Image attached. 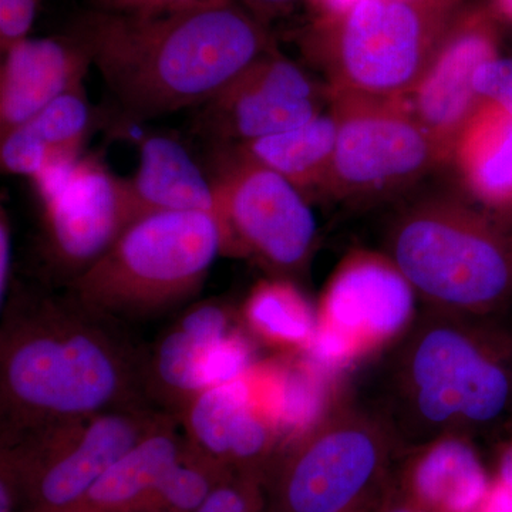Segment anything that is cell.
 <instances>
[{
    "label": "cell",
    "mask_w": 512,
    "mask_h": 512,
    "mask_svg": "<svg viewBox=\"0 0 512 512\" xmlns=\"http://www.w3.org/2000/svg\"><path fill=\"white\" fill-rule=\"evenodd\" d=\"M413 305L412 285L389 258L356 254L329 282L318 325L348 338L362 355L397 335Z\"/></svg>",
    "instance_id": "15"
},
{
    "label": "cell",
    "mask_w": 512,
    "mask_h": 512,
    "mask_svg": "<svg viewBox=\"0 0 512 512\" xmlns=\"http://www.w3.org/2000/svg\"><path fill=\"white\" fill-rule=\"evenodd\" d=\"M498 55L495 30L487 20H471L443 42L423 79L410 94L414 116L451 157L457 138L483 103L474 90L478 67Z\"/></svg>",
    "instance_id": "17"
},
{
    "label": "cell",
    "mask_w": 512,
    "mask_h": 512,
    "mask_svg": "<svg viewBox=\"0 0 512 512\" xmlns=\"http://www.w3.org/2000/svg\"><path fill=\"white\" fill-rule=\"evenodd\" d=\"M474 90L481 101L512 117V57L497 56L478 67Z\"/></svg>",
    "instance_id": "29"
},
{
    "label": "cell",
    "mask_w": 512,
    "mask_h": 512,
    "mask_svg": "<svg viewBox=\"0 0 512 512\" xmlns=\"http://www.w3.org/2000/svg\"><path fill=\"white\" fill-rule=\"evenodd\" d=\"M512 239V238H511Z\"/></svg>",
    "instance_id": "41"
},
{
    "label": "cell",
    "mask_w": 512,
    "mask_h": 512,
    "mask_svg": "<svg viewBox=\"0 0 512 512\" xmlns=\"http://www.w3.org/2000/svg\"><path fill=\"white\" fill-rule=\"evenodd\" d=\"M510 22L512 23V18L510 19Z\"/></svg>",
    "instance_id": "40"
},
{
    "label": "cell",
    "mask_w": 512,
    "mask_h": 512,
    "mask_svg": "<svg viewBox=\"0 0 512 512\" xmlns=\"http://www.w3.org/2000/svg\"><path fill=\"white\" fill-rule=\"evenodd\" d=\"M82 22L93 66L130 123L197 110L274 47L237 0L151 19L94 10Z\"/></svg>",
    "instance_id": "2"
},
{
    "label": "cell",
    "mask_w": 512,
    "mask_h": 512,
    "mask_svg": "<svg viewBox=\"0 0 512 512\" xmlns=\"http://www.w3.org/2000/svg\"><path fill=\"white\" fill-rule=\"evenodd\" d=\"M322 2L332 15H336V13L345 12V10L352 8L356 3L363 2V0H322ZM441 2H448V0H441Z\"/></svg>",
    "instance_id": "35"
},
{
    "label": "cell",
    "mask_w": 512,
    "mask_h": 512,
    "mask_svg": "<svg viewBox=\"0 0 512 512\" xmlns=\"http://www.w3.org/2000/svg\"><path fill=\"white\" fill-rule=\"evenodd\" d=\"M338 123L335 154L320 190L340 197L380 194L444 160L404 99L330 94Z\"/></svg>",
    "instance_id": "10"
},
{
    "label": "cell",
    "mask_w": 512,
    "mask_h": 512,
    "mask_svg": "<svg viewBox=\"0 0 512 512\" xmlns=\"http://www.w3.org/2000/svg\"><path fill=\"white\" fill-rule=\"evenodd\" d=\"M451 157L474 197L498 210L512 208L510 114L483 101L461 131Z\"/></svg>",
    "instance_id": "23"
},
{
    "label": "cell",
    "mask_w": 512,
    "mask_h": 512,
    "mask_svg": "<svg viewBox=\"0 0 512 512\" xmlns=\"http://www.w3.org/2000/svg\"><path fill=\"white\" fill-rule=\"evenodd\" d=\"M244 5L249 6L252 9V13L258 18L256 13H274L279 10L286 8V6L292 5L296 0H242Z\"/></svg>",
    "instance_id": "33"
},
{
    "label": "cell",
    "mask_w": 512,
    "mask_h": 512,
    "mask_svg": "<svg viewBox=\"0 0 512 512\" xmlns=\"http://www.w3.org/2000/svg\"><path fill=\"white\" fill-rule=\"evenodd\" d=\"M42 0H0V50L2 53L29 36Z\"/></svg>",
    "instance_id": "30"
},
{
    "label": "cell",
    "mask_w": 512,
    "mask_h": 512,
    "mask_svg": "<svg viewBox=\"0 0 512 512\" xmlns=\"http://www.w3.org/2000/svg\"><path fill=\"white\" fill-rule=\"evenodd\" d=\"M144 353L72 293L13 286L0 326L2 443L124 407L150 406Z\"/></svg>",
    "instance_id": "1"
},
{
    "label": "cell",
    "mask_w": 512,
    "mask_h": 512,
    "mask_svg": "<svg viewBox=\"0 0 512 512\" xmlns=\"http://www.w3.org/2000/svg\"><path fill=\"white\" fill-rule=\"evenodd\" d=\"M373 501H375V497L369 498V500H365L363 503L355 505V507L350 508V510L346 512H376L373 510Z\"/></svg>",
    "instance_id": "38"
},
{
    "label": "cell",
    "mask_w": 512,
    "mask_h": 512,
    "mask_svg": "<svg viewBox=\"0 0 512 512\" xmlns=\"http://www.w3.org/2000/svg\"><path fill=\"white\" fill-rule=\"evenodd\" d=\"M417 419L490 424L512 409V340L439 325L423 330L406 357Z\"/></svg>",
    "instance_id": "9"
},
{
    "label": "cell",
    "mask_w": 512,
    "mask_h": 512,
    "mask_svg": "<svg viewBox=\"0 0 512 512\" xmlns=\"http://www.w3.org/2000/svg\"><path fill=\"white\" fill-rule=\"evenodd\" d=\"M178 426L177 417L163 413L77 507L96 512H150L161 481L187 450Z\"/></svg>",
    "instance_id": "20"
},
{
    "label": "cell",
    "mask_w": 512,
    "mask_h": 512,
    "mask_svg": "<svg viewBox=\"0 0 512 512\" xmlns=\"http://www.w3.org/2000/svg\"><path fill=\"white\" fill-rule=\"evenodd\" d=\"M207 171L217 195L224 255L291 274L308 262L316 221L303 192L234 146H211Z\"/></svg>",
    "instance_id": "7"
},
{
    "label": "cell",
    "mask_w": 512,
    "mask_h": 512,
    "mask_svg": "<svg viewBox=\"0 0 512 512\" xmlns=\"http://www.w3.org/2000/svg\"><path fill=\"white\" fill-rule=\"evenodd\" d=\"M336 140L338 123L330 111L284 133L229 146L282 175L303 192L322 188L332 165Z\"/></svg>",
    "instance_id": "24"
},
{
    "label": "cell",
    "mask_w": 512,
    "mask_h": 512,
    "mask_svg": "<svg viewBox=\"0 0 512 512\" xmlns=\"http://www.w3.org/2000/svg\"><path fill=\"white\" fill-rule=\"evenodd\" d=\"M231 0H94L97 12L124 18L151 19Z\"/></svg>",
    "instance_id": "28"
},
{
    "label": "cell",
    "mask_w": 512,
    "mask_h": 512,
    "mask_svg": "<svg viewBox=\"0 0 512 512\" xmlns=\"http://www.w3.org/2000/svg\"><path fill=\"white\" fill-rule=\"evenodd\" d=\"M495 9L500 15H503L505 19L510 20L512 18V0H493Z\"/></svg>",
    "instance_id": "37"
},
{
    "label": "cell",
    "mask_w": 512,
    "mask_h": 512,
    "mask_svg": "<svg viewBox=\"0 0 512 512\" xmlns=\"http://www.w3.org/2000/svg\"><path fill=\"white\" fill-rule=\"evenodd\" d=\"M498 478L512 485V443L508 446L507 450H505L503 458H501L500 474H498Z\"/></svg>",
    "instance_id": "34"
},
{
    "label": "cell",
    "mask_w": 512,
    "mask_h": 512,
    "mask_svg": "<svg viewBox=\"0 0 512 512\" xmlns=\"http://www.w3.org/2000/svg\"><path fill=\"white\" fill-rule=\"evenodd\" d=\"M231 474L187 447L183 458L161 481L150 512H197L212 490Z\"/></svg>",
    "instance_id": "26"
},
{
    "label": "cell",
    "mask_w": 512,
    "mask_h": 512,
    "mask_svg": "<svg viewBox=\"0 0 512 512\" xmlns=\"http://www.w3.org/2000/svg\"><path fill=\"white\" fill-rule=\"evenodd\" d=\"M94 124L96 113L82 83L0 137L2 173L35 180L49 168L76 163Z\"/></svg>",
    "instance_id": "18"
},
{
    "label": "cell",
    "mask_w": 512,
    "mask_h": 512,
    "mask_svg": "<svg viewBox=\"0 0 512 512\" xmlns=\"http://www.w3.org/2000/svg\"><path fill=\"white\" fill-rule=\"evenodd\" d=\"M251 376L281 437V451L328 414V373L306 356L256 363Z\"/></svg>",
    "instance_id": "22"
},
{
    "label": "cell",
    "mask_w": 512,
    "mask_h": 512,
    "mask_svg": "<svg viewBox=\"0 0 512 512\" xmlns=\"http://www.w3.org/2000/svg\"><path fill=\"white\" fill-rule=\"evenodd\" d=\"M59 512H96V511L87 510V508H83V507H73V508H69V510H63V511H59Z\"/></svg>",
    "instance_id": "39"
},
{
    "label": "cell",
    "mask_w": 512,
    "mask_h": 512,
    "mask_svg": "<svg viewBox=\"0 0 512 512\" xmlns=\"http://www.w3.org/2000/svg\"><path fill=\"white\" fill-rule=\"evenodd\" d=\"M12 225L5 207L0 210V305L5 306L12 292Z\"/></svg>",
    "instance_id": "31"
},
{
    "label": "cell",
    "mask_w": 512,
    "mask_h": 512,
    "mask_svg": "<svg viewBox=\"0 0 512 512\" xmlns=\"http://www.w3.org/2000/svg\"><path fill=\"white\" fill-rule=\"evenodd\" d=\"M224 299L194 303L144 353L143 392L148 404L180 416L198 394L247 375L254 346Z\"/></svg>",
    "instance_id": "11"
},
{
    "label": "cell",
    "mask_w": 512,
    "mask_h": 512,
    "mask_svg": "<svg viewBox=\"0 0 512 512\" xmlns=\"http://www.w3.org/2000/svg\"><path fill=\"white\" fill-rule=\"evenodd\" d=\"M329 90L275 46L198 107L194 130L211 146L284 133L322 114Z\"/></svg>",
    "instance_id": "13"
},
{
    "label": "cell",
    "mask_w": 512,
    "mask_h": 512,
    "mask_svg": "<svg viewBox=\"0 0 512 512\" xmlns=\"http://www.w3.org/2000/svg\"><path fill=\"white\" fill-rule=\"evenodd\" d=\"M224 238L207 212H151L136 218L113 247L66 291L106 318H156L197 295Z\"/></svg>",
    "instance_id": "3"
},
{
    "label": "cell",
    "mask_w": 512,
    "mask_h": 512,
    "mask_svg": "<svg viewBox=\"0 0 512 512\" xmlns=\"http://www.w3.org/2000/svg\"><path fill=\"white\" fill-rule=\"evenodd\" d=\"M389 248L412 288L439 305L488 313L512 298V239L456 202L407 211L394 224Z\"/></svg>",
    "instance_id": "4"
},
{
    "label": "cell",
    "mask_w": 512,
    "mask_h": 512,
    "mask_svg": "<svg viewBox=\"0 0 512 512\" xmlns=\"http://www.w3.org/2000/svg\"><path fill=\"white\" fill-rule=\"evenodd\" d=\"M491 481L474 448L461 439L431 446L407 474L406 498L433 512H476Z\"/></svg>",
    "instance_id": "21"
},
{
    "label": "cell",
    "mask_w": 512,
    "mask_h": 512,
    "mask_svg": "<svg viewBox=\"0 0 512 512\" xmlns=\"http://www.w3.org/2000/svg\"><path fill=\"white\" fill-rule=\"evenodd\" d=\"M441 0H363L332 15L319 40L330 94L406 99L443 42Z\"/></svg>",
    "instance_id": "5"
},
{
    "label": "cell",
    "mask_w": 512,
    "mask_h": 512,
    "mask_svg": "<svg viewBox=\"0 0 512 512\" xmlns=\"http://www.w3.org/2000/svg\"><path fill=\"white\" fill-rule=\"evenodd\" d=\"M377 512H420V508L416 507L409 500L394 501V503L387 504L382 510Z\"/></svg>",
    "instance_id": "36"
},
{
    "label": "cell",
    "mask_w": 512,
    "mask_h": 512,
    "mask_svg": "<svg viewBox=\"0 0 512 512\" xmlns=\"http://www.w3.org/2000/svg\"><path fill=\"white\" fill-rule=\"evenodd\" d=\"M244 329L256 339L286 350H305L318 328V316L288 281L261 282L239 312Z\"/></svg>",
    "instance_id": "25"
},
{
    "label": "cell",
    "mask_w": 512,
    "mask_h": 512,
    "mask_svg": "<svg viewBox=\"0 0 512 512\" xmlns=\"http://www.w3.org/2000/svg\"><path fill=\"white\" fill-rule=\"evenodd\" d=\"M265 477L232 473L208 495L197 512H264Z\"/></svg>",
    "instance_id": "27"
},
{
    "label": "cell",
    "mask_w": 512,
    "mask_h": 512,
    "mask_svg": "<svg viewBox=\"0 0 512 512\" xmlns=\"http://www.w3.org/2000/svg\"><path fill=\"white\" fill-rule=\"evenodd\" d=\"M93 64L82 20L62 35L28 36L10 46L0 67V137L84 83Z\"/></svg>",
    "instance_id": "16"
},
{
    "label": "cell",
    "mask_w": 512,
    "mask_h": 512,
    "mask_svg": "<svg viewBox=\"0 0 512 512\" xmlns=\"http://www.w3.org/2000/svg\"><path fill=\"white\" fill-rule=\"evenodd\" d=\"M476 512H512V485L497 478L491 483Z\"/></svg>",
    "instance_id": "32"
},
{
    "label": "cell",
    "mask_w": 512,
    "mask_h": 512,
    "mask_svg": "<svg viewBox=\"0 0 512 512\" xmlns=\"http://www.w3.org/2000/svg\"><path fill=\"white\" fill-rule=\"evenodd\" d=\"M163 413L151 406H133L52 424L2 443L0 463L12 471L23 510H69L82 503Z\"/></svg>",
    "instance_id": "6"
},
{
    "label": "cell",
    "mask_w": 512,
    "mask_h": 512,
    "mask_svg": "<svg viewBox=\"0 0 512 512\" xmlns=\"http://www.w3.org/2000/svg\"><path fill=\"white\" fill-rule=\"evenodd\" d=\"M188 450L231 473L265 477L281 437L259 397L251 370L198 394L178 416Z\"/></svg>",
    "instance_id": "14"
},
{
    "label": "cell",
    "mask_w": 512,
    "mask_h": 512,
    "mask_svg": "<svg viewBox=\"0 0 512 512\" xmlns=\"http://www.w3.org/2000/svg\"><path fill=\"white\" fill-rule=\"evenodd\" d=\"M39 200L43 266L47 278L64 288L96 264L137 218L126 178L89 154Z\"/></svg>",
    "instance_id": "12"
},
{
    "label": "cell",
    "mask_w": 512,
    "mask_h": 512,
    "mask_svg": "<svg viewBox=\"0 0 512 512\" xmlns=\"http://www.w3.org/2000/svg\"><path fill=\"white\" fill-rule=\"evenodd\" d=\"M387 458L389 443L372 421L326 414L266 471L264 512H346L373 497Z\"/></svg>",
    "instance_id": "8"
},
{
    "label": "cell",
    "mask_w": 512,
    "mask_h": 512,
    "mask_svg": "<svg viewBox=\"0 0 512 512\" xmlns=\"http://www.w3.org/2000/svg\"><path fill=\"white\" fill-rule=\"evenodd\" d=\"M137 150L136 173L126 178L137 218L151 212H207L217 218L210 174L180 140L148 134Z\"/></svg>",
    "instance_id": "19"
}]
</instances>
